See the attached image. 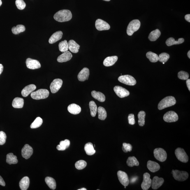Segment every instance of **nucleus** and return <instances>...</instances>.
Returning a JSON list of instances; mask_svg holds the SVG:
<instances>
[{"label": "nucleus", "mask_w": 190, "mask_h": 190, "mask_svg": "<svg viewBox=\"0 0 190 190\" xmlns=\"http://www.w3.org/2000/svg\"><path fill=\"white\" fill-rule=\"evenodd\" d=\"M184 40L183 38H179L177 40H175L174 38H170L167 40L166 44L168 46H170L173 45H179L184 43Z\"/></svg>", "instance_id": "nucleus-30"}, {"label": "nucleus", "mask_w": 190, "mask_h": 190, "mask_svg": "<svg viewBox=\"0 0 190 190\" xmlns=\"http://www.w3.org/2000/svg\"><path fill=\"white\" fill-rule=\"evenodd\" d=\"M95 26L96 29L99 31L106 30L110 28V25L108 23L100 19H97Z\"/></svg>", "instance_id": "nucleus-10"}, {"label": "nucleus", "mask_w": 190, "mask_h": 190, "mask_svg": "<svg viewBox=\"0 0 190 190\" xmlns=\"http://www.w3.org/2000/svg\"><path fill=\"white\" fill-rule=\"evenodd\" d=\"M29 184L30 179L29 178L27 177H23L19 183V186L22 190H27L29 187Z\"/></svg>", "instance_id": "nucleus-26"}, {"label": "nucleus", "mask_w": 190, "mask_h": 190, "mask_svg": "<svg viewBox=\"0 0 190 190\" xmlns=\"http://www.w3.org/2000/svg\"><path fill=\"white\" fill-rule=\"evenodd\" d=\"M84 150L88 155H92L96 153L93 144L91 142H88L85 144L84 147Z\"/></svg>", "instance_id": "nucleus-29"}, {"label": "nucleus", "mask_w": 190, "mask_h": 190, "mask_svg": "<svg viewBox=\"0 0 190 190\" xmlns=\"http://www.w3.org/2000/svg\"><path fill=\"white\" fill-rule=\"evenodd\" d=\"M2 1L1 0H0V6H1V5H2Z\"/></svg>", "instance_id": "nucleus-56"}, {"label": "nucleus", "mask_w": 190, "mask_h": 190, "mask_svg": "<svg viewBox=\"0 0 190 190\" xmlns=\"http://www.w3.org/2000/svg\"><path fill=\"white\" fill-rule=\"evenodd\" d=\"M72 15L71 11L68 10H62L56 12L54 16L56 21L60 22H67L71 20Z\"/></svg>", "instance_id": "nucleus-1"}, {"label": "nucleus", "mask_w": 190, "mask_h": 190, "mask_svg": "<svg viewBox=\"0 0 190 190\" xmlns=\"http://www.w3.org/2000/svg\"><path fill=\"white\" fill-rule=\"evenodd\" d=\"M103 1H110V0H103Z\"/></svg>", "instance_id": "nucleus-57"}, {"label": "nucleus", "mask_w": 190, "mask_h": 190, "mask_svg": "<svg viewBox=\"0 0 190 190\" xmlns=\"http://www.w3.org/2000/svg\"><path fill=\"white\" fill-rule=\"evenodd\" d=\"M87 189H86L85 188H81L80 189H79L78 190H86Z\"/></svg>", "instance_id": "nucleus-55"}, {"label": "nucleus", "mask_w": 190, "mask_h": 190, "mask_svg": "<svg viewBox=\"0 0 190 190\" xmlns=\"http://www.w3.org/2000/svg\"><path fill=\"white\" fill-rule=\"evenodd\" d=\"M146 56L151 62H156L158 61L157 55L152 52H148L146 54Z\"/></svg>", "instance_id": "nucleus-40"}, {"label": "nucleus", "mask_w": 190, "mask_h": 190, "mask_svg": "<svg viewBox=\"0 0 190 190\" xmlns=\"http://www.w3.org/2000/svg\"><path fill=\"white\" fill-rule=\"evenodd\" d=\"M16 5L19 10H22L25 8L26 4L23 0H16Z\"/></svg>", "instance_id": "nucleus-46"}, {"label": "nucleus", "mask_w": 190, "mask_h": 190, "mask_svg": "<svg viewBox=\"0 0 190 190\" xmlns=\"http://www.w3.org/2000/svg\"><path fill=\"white\" fill-rule=\"evenodd\" d=\"M164 182V179L162 178H159L157 176H155L152 179V189L154 190H156L159 188Z\"/></svg>", "instance_id": "nucleus-18"}, {"label": "nucleus", "mask_w": 190, "mask_h": 190, "mask_svg": "<svg viewBox=\"0 0 190 190\" xmlns=\"http://www.w3.org/2000/svg\"><path fill=\"white\" fill-rule=\"evenodd\" d=\"M36 86L33 84H31L26 86L22 91V94L23 97L27 96L36 89Z\"/></svg>", "instance_id": "nucleus-20"}, {"label": "nucleus", "mask_w": 190, "mask_h": 190, "mask_svg": "<svg viewBox=\"0 0 190 190\" xmlns=\"http://www.w3.org/2000/svg\"><path fill=\"white\" fill-rule=\"evenodd\" d=\"M150 177V175L147 172L143 174V180L141 184L142 190H147L150 187L152 184V180Z\"/></svg>", "instance_id": "nucleus-12"}, {"label": "nucleus", "mask_w": 190, "mask_h": 190, "mask_svg": "<svg viewBox=\"0 0 190 190\" xmlns=\"http://www.w3.org/2000/svg\"><path fill=\"white\" fill-rule=\"evenodd\" d=\"M49 91L46 89H41L31 93V96L33 99L40 100L48 97Z\"/></svg>", "instance_id": "nucleus-4"}, {"label": "nucleus", "mask_w": 190, "mask_h": 190, "mask_svg": "<svg viewBox=\"0 0 190 190\" xmlns=\"http://www.w3.org/2000/svg\"><path fill=\"white\" fill-rule=\"evenodd\" d=\"M70 145V141L68 140H65L60 142L59 145H58L56 148L58 150L63 151L67 149Z\"/></svg>", "instance_id": "nucleus-32"}, {"label": "nucleus", "mask_w": 190, "mask_h": 190, "mask_svg": "<svg viewBox=\"0 0 190 190\" xmlns=\"http://www.w3.org/2000/svg\"><path fill=\"white\" fill-rule=\"evenodd\" d=\"M177 101L174 96H167L160 101L158 106V108L161 110L175 105Z\"/></svg>", "instance_id": "nucleus-2"}, {"label": "nucleus", "mask_w": 190, "mask_h": 190, "mask_svg": "<svg viewBox=\"0 0 190 190\" xmlns=\"http://www.w3.org/2000/svg\"><path fill=\"white\" fill-rule=\"evenodd\" d=\"M185 19L186 20L188 21V22H190V14H187L185 16Z\"/></svg>", "instance_id": "nucleus-52"}, {"label": "nucleus", "mask_w": 190, "mask_h": 190, "mask_svg": "<svg viewBox=\"0 0 190 190\" xmlns=\"http://www.w3.org/2000/svg\"><path fill=\"white\" fill-rule=\"evenodd\" d=\"M154 154L155 158L158 161L163 162L167 159V154L166 151L161 148H157L155 149L154 151Z\"/></svg>", "instance_id": "nucleus-7"}, {"label": "nucleus", "mask_w": 190, "mask_h": 190, "mask_svg": "<svg viewBox=\"0 0 190 190\" xmlns=\"http://www.w3.org/2000/svg\"><path fill=\"white\" fill-rule=\"evenodd\" d=\"M91 96L95 99L98 100V101L101 102L105 101V96L103 93L99 91H93L91 92Z\"/></svg>", "instance_id": "nucleus-28"}, {"label": "nucleus", "mask_w": 190, "mask_h": 190, "mask_svg": "<svg viewBox=\"0 0 190 190\" xmlns=\"http://www.w3.org/2000/svg\"><path fill=\"white\" fill-rule=\"evenodd\" d=\"M124 188H126V186H124Z\"/></svg>", "instance_id": "nucleus-58"}, {"label": "nucleus", "mask_w": 190, "mask_h": 190, "mask_svg": "<svg viewBox=\"0 0 190 190\" xmlns=\"http://www.w3.org/2000/svg\"><path fill=\"white\" fill-rule=\"evenodd\" d=\"M63 84V81L60 79H56L52 81L50 85V89L52 93L57 92L60 89Z\"/></svg>", "instance_id": "nucleus-11"}, {"label": "nucleus", "mask_w": 190, "mask_h": 190, "mask_svg": "<svg viewBox=\"0 0 190 190\" xmlns=\"http://www.w3.org/2000/svg\"><path fill=\"white\" fill-rule=\"evenodd\" d=\"M87 163L84 160H80L75 163V168L78 170H82L87 166Z\"/></svg>", "instance_id": "nucleus-43"}, {"label": "nucleus", "mask_w": 190, "mask_h": 190, "mask_svg": "<svg viewBox=\"0 0 190 190\" xmlns=\"http://www.w3.org/2000/svg\"><path fill=\"white\" fill-rule=\"evenodd\" d=\"M128 122L129 124L133 125L135 124V116L133 114H130L128 117Z\"/></svg>", "instance_id": "nucleus-49"}, {"label": "nucleus", "mask_w": 190, "mask_h": 190, "mask_svg": "<svg viewBox=\"0 0 190 190\" xmlns=\"http://www.w3.org/2000/svg\"><path fill=\"white\" fill-rule=\"evenodd\" d=\"M186 86L189 89V91H190V79H188L186 80Z\"/></svg>", "instance_id": "nucleus-51"}, {"label": "nucleus", "mask_w": 190, "mask_h": 190, "mask_svg": "<svg viewBox=\"0 0 190 190\" xmlns=\"http://www.w3.org/2000/svg\"><path fill=\"white\" fill-rule=\"evenodd\" d=\"M147 167L148 169L152 172L158 171L160 168V165L158 163L150 160L147 162Z\"/></svg>", "instance_id": "nucleus-21"}, {"label": "nucleus", "mask_w": 190, "mask_h": 190, "mask_svg": "<svg viewBox=\"0 0 190 190\" xmlns=\"http://www.w3.org/2000/svg\"><path fill=\"white\" fill-rule=\"evenodd\" d=\"M45 182L49 187L52 190H54L56 188L55 180L52 177H47L45 178Z\"/></svg>", "instance_id": "nucleus-34"}, {"label": "nucleus", "mask_w": 190, "mask_h": 190, "mask_svg": "<svg viewBox=\"0 0 190 190\" xmlns=\"http://www.w3.org/2000/svg\"><path fill=\"white\" fill-rule=\"evenodd\" d=\"M6 162L9 164H16L18 162L17 156L14 155L13 153H9L6 156Z\"/></svg>", "instance_id": "nucleus-33"}, {"label": "nucleus", "mask_w": 190, "mask_h": 190, "mask_svg": "<svg viewBox=\"0 0 190 190\" xmlns=\"http://www.w3.org/2000/svg\"><path fill=\"white\" fill-rule=\"evenodd\" d=\"M118 80L122 83L129 86H134L136 84L135 79L132 76L128 75H121L118 77Z\"/></svg>", "instance_id": "nucleus-6"}, {"label": "nucleus", "mask_w": 190, "mask_h": 190, "mask_svg": "<svg viewBox=\"0 0 190 190\" xmlns=\"http://www.w3.org/2000/svg\"><path fill=\"white\" fill-rule=\"evenodd\" d=\"M118 57L117 56H109L105 58L103 62V64L105 66L110 67L113 66L117 61Z\"/></svg>", "instance_id": "nucleus-24"}, {"label": "nucleus", "mask_w": 190, "mask_h": 190, "mask_svg": "<svg viewBox=\"0 0 190 190\" xmlns=\"http://www.w3.org/2000/svg\"><path fill=\"white\" fill-rule=\"evenodd\" d=\"M26 28L22 25H18L16 26H14L12 29V31L13 34L17 35L25 31Z\"/></svg>", "instance_id": "nucleus-39"}, {"label": "nucleus", "mask_w": 190, "mask_h": 190, "mask_svg": "<svg viewBox=\"0 0 190 190\" xmlns=\"http://www.w3.org/2000/svg\"><path fill=\"white\" fill-rule=\"evenodd\" d=\"M24 100L22 98H15L12 103V106L14 108H21L23 107Z\"/></svg>", "instance_id": "nucleus-27"}, {"label": "nucleus", "mask_w": 190, "mask_h": 190, "mask_svg": "<svg viewBox=\"0 0 190 190\" xmlns=\"http://www.w3.org/2000/svg\"><path fill=\"white\" fill-rule=\"evenodd\" d=\"M63 33L60 31H57L55 33L49 38V42L50 44H53L61 40L62 38Z\"/></svg>", "instance_id": "nucleus-22"}, {"label": "nucleus", "mask_w": 190, "mask_h": 190, "mask_svg": "<svg viewBox=\"0 0 190 190\" xmlns=\"http://www.w3.org/2000/svg\"><path fill=\"white\" fill-rule=\"evenodd\" d=\"M145 112L144 111H140L138 113V123L139 125L140 126H143L145 124Z\"/></svg>", "instance_id": "nucleus-38"}, {"label": "nucleus", "mask_w": 190, "mask_h": 190, "mask_svg": "<svg viewBox=\"0 0 190 190\" xmlns=\"http://www.w3.org/2000/svg\"><path fill=\"white\" fill-rule=\"evenodd\" d=\"M72 57L71 53L67 51L63 52L62 54L60 55L57 58V61L58 62L61 63L66 62L71 60Z\"/></svg>", "instance_id": "nucleus-19"}, {"label": "nucleus", "mask_w": 190, "mask_h": 190, "mask_svg": "<svg viewBox=\"0 0 190 190\" xmlns=\"http://www.w3.org/2000/svg\"><path fill=\"white\" fill-rule=\"evenodd\" d=\"M161 35V32L158 29L151 31L149 36V39L151 41H155L159 38Z\"/></svg>", "instance_id": "nucleus-31"}, {"label": "nucleus", "mask_w": 190, "mask_h": 190, "mask_svg": "<svg viewBox=\"0 0 190 190\" xmlns=\"http://www.w3.org/2000/svg\"><path fill=\"white\" fill-rule=\"evenodd\" d=\"M26 66L28 68L31 69H39L41 67V65L38 61L36 60L28 58L26 60Z\"/></svg>", "instance_id": "nucleus-15"}, {"label": "nucleus", "mask_w": 190, "mask_h": 190, "mask_svg": "<svg viewBox=\"0 0 190 190\" xmlns=\"http://www.w3.org/2000/svg\"><path fill=\"white\" fill-rule=\"evenodd\" d=\"M59 49L61 52H64L67 51L69 49L68 44L67 41L65 40L62 41L59 44Z\"/></svg>", "instance_id": "nucleus-41"}, {"label": "nucleus", "mask_w": 190, "mask_h": 190, "mask_svg": "<svg viewBox=\"0 0 190 190\" xmlns=\"http://www.w3.org/2000/svg\"><path fill=\"white\" fill-rule=\"evenodd\" d=\"M187 55L188 57H189V59H190V51L189 50L188 51L187 53Z\"/></svg>", "instance_id": "nucleus-54"}, {"label": "nucleus", "mask_w": 190, "mask_h": 190, "mask_svg": "<svg viewBox=\"0 0 190 190\" xmlns=\"http://www.w3.org/2000/svg\"><path fill=\"white\" fill-rule=\"evenodd\" d=\"M178 77L179 79L182 80H186L189 78V74L187 72L184 71H181L178 74Z\"/></svg>", "instance_id": "nucleus-45"}, {"label": "nucleus", "mask_w": 190, "mask_h": 190, "mask_svg": "<svg viewBox=\"0 0 190 190\" xmlns=\"http://www.w3.org/2000/svg\"><path fill=\"white\" fill-rule=\"evenodd\" d=\"M43 123V120L41 118L38 117L30 125L31 128H36L40 127Z\"/></svg>", "instance_id": "nucleus-42"}, {"label": "nucleus", "mask_w": 190, "mask_h": 190, "mask_svg": "<svg viewBox=\"0 0 190 190\" xmlns=\"http://www.w3.org/2000/svg\"><path fill=\"white\" fill-rule=\"evenodd\" d=\"M117 176L120 182L124 186H127L129 184L128 176L125 172L119 170L117 172Z\"/></svg>", "instance_id": "nucleus-14"}, {"label": "nucleus", "mask_w": 190, "mask_h": 190, "mask_svg": "<svg viewBox=\"0 0 190 190\" xmlns=\"http://www.w3.org/2000/svg\"><path fill=\"white\" fill-rule=\"evenodd\" d=\"M163 120L167 123L175 122L178 120L177 114L173 111L167 112L163 116Z\"/></svg>", "instance_id": "nucleus-9"}, {"label": "nucleus", "mask_w": 190, "mask_h": 190, "mask_svg": "<svg viewBox=\"0 0 190 190\" xmlns=\"http://www.w3.org/2000/svg\"><path fill=\"white\" fill-rule=\"evenodd\" d=\"M68 110L70 113L76 115L80 113L82 109L79 105L75 104H72L68 106Z\"/></svg>", "instance_id": "nucleus-23"}, {"label": "nucleus", "mask_w": 190, "mask_h": 190, "mask_svg": "<svg viewBox=\"0 0 190 190\" xmlns=\"http://www.w3.org/2000/svg\"><path fill=\"white\" fill-rule=\"evenodd\" d=\"M33 153V148L28 144H26L22 150V156L26 159H29L30 157Z\"/></svg>", "instance_id": "nucleus-16"}, {"label": "nucleus", "mask_w": 190, "mask_h": 190, "mask_svg": "<svg viewBox=\"0 0 190 190\" xmlns=\"http://www.w3.org/2000/svg\"><path fill=\"white\" fill-rule=\"evenodd\" d=\"M6 135L4 132L0 131V145H3L6 142Z\"/></svg>", "instance_id": "nucleus-48"}, {"label": "nucleus", "mask_w": 190, "mask_h": 190, "mask_svg": "<svg viewBox=\"0 0 190 190\" xmlns=\"http://www.w3.org/2000/svg\"><path fill=\"white\" fill-rule=\"evenodd\" d=\"M0 185L3 186H5V183L4 180L2 178L1 176H0Z\"/></svg>", "instance_id": "nucleus-50"}, {"label": "nucleus", "mask_w": 190, "mask_h": 190, "mask_svg": "<svg viewBox=\"0 0 190 190\" xmlns=\"http://www.w3.org/2000/svg\"><path fill=\"white\" fill-rule=\"evenodd\" d=\"M89 75V70L87 68H84L79 72L77 77L78 80L80 82H84L87 80Z\"/></svg>", "instance_id": "nucleus-17"}, {"label": "nucleus", "mask_w": 190, "mask_h": 190, "mask_svg": "<svg viewBox=\"0 0 190 190\" xmlns=\"http://www.w3.org/2000/svg\"><path fill=\"white\" fill-rule=\"evenodd\" d=\"M4 67L3 65L1 64H0V75L1 74L2 72H3Z\"/></svg>", "instance_id": "nucleus-53"}, {"label": "nucleus", "mask_w": 190, "mask_h": 190, "mask_svg": "<svg viewBox=\"0 0 190 190\" xmlns=\"http://www.w3.org/2000/svg\"><path fill=\"white\" fill-rule=\"evenodd\" d=\"M172 173L174 179L179 181H184L186 180L189 177L187 172L181 171L177 170H172Z\"/></svg>", "instance_id": "nucleus-5"}, {"label": "nucleus", "mask_w": 190, "mask_h": 190, "mask_svg": "<svg viewBox=\"0 0 190 190\" xmlns=\"http://www.w3.org/2000/svg\"><path fill=\"white\" fill-rule=\"evenodd\" d=\"M140 26V22L138 19H135L131 21L127 28V33L128 36H132L134 33L138 30Z\"/></svg>", "instance_id": "nucleus-3"}, {"label": "nucleus", "mask_w": 190, "mask_h": 190, "mask_svg": "<svg viewBox=\"0 0 190 190\" xmlns=\"http://www.w3.org/2000/svg\"><path fill=\"white\" fill-rule=\"evenodd\" d=\"M97 112L98 114V118L101 120H105L107 116V112L105 109L103 107L100 106L98 108Z\"/></svg>", "instance_id": "nucleus-35"}, {"label": "nucleus", "mask_w": 190, "mask_h": 190, "mask_svg": "<svg viewBox=\"0 0 190 190\" xmlns=\"http://www.w3.org/2000/svg\"><path fill=\"white\" fill-rule=\"evenodd\" d=\"M113 89L116 94L120 98L125 97L130 95L129 91L121 86H116Z\"/></svg>", "instance_id": "nucleus-13"}, {"label": "nucleus", "mask_w": 190, "mask_h": 190, "mask_svg": "<svg viewBox=\"0 0 190 190\" xmlns=\"http://www.w3.org/2000/svg\"><path fill=\"white\" fill-rule=\"evenodd\" d=\"M126 163L128 166L130 167L138 166L139 165L138 161L134 156L129 157L127 160Z\"/></svg>", "instance_id": "nucleus-36"}, {"label": "nucleus", "mask_w": 190, "mask_h": 190, "mask_svg": "<svg viewBox=\"0 0 190 190\" xmlns=\"http://www.w3.org/2000/svg\"><path fill=\"white\" fill-rule=\"evenodd\" d=\"M169 57V54L165 52L162 53L158 56V61L160 62L165 63L168 61Z\"/></svg>", "instance_id": "nucleus-44"}, {"label": "nucleus", "mask_w": 190, "mask_h": 190, "mask_svg": "<svg viewBox=\"0 0 190 190\" xmlns=\"http://www.w3.org/2000/svg\"><path fill=\"white\" fill-rule=\"evenodd\" d=\"M69 49L72 52L74 53H77L79 52L80 48V46L77 44L74 40H70L69 41L68 43Z\"/></svg>", "instance_id": "nucleus-25"}, {"label": "nucleus", "mask_w": 190, "mask_h": 190, "mask_svg": "<svg viewBox=\"0 0 190 190\" xmlns=\"http://www.w3.org/2000/svg\"><path fill=\"white\" fill-rule=\"evenodd\" d=\"M133 149V146L131 144L124 142L123 144L122 150L124 152H130Z\"/></svg>", "instance_id": "nucleus-47"}, {"label": "nucleus", "mask_w": 190, "mask_h": 190, "mask_svg": "<svg viewBox=\"0 0 190 190\" xmlns=\"http://www.w3.org/2000/svg\"><path fill=\"white\" fill-rule=\"evenodd\" d=\"M89 107L90 109L91 116L92 117H95L96 116L98 110L97 106L96 103L93 101L90 102Z\"/></svg>", "instance_id": "nucleus-37"}, {"label": "nucleus", "mask_w": 190, "mask_h": 190, "mask_svg": "<svg viewBox=\"0 0 190 190\" xmlns=\"http://www.w3.org/2000/svg\"><path fill=\"white\" fill-rule=\"evenodd\" d=\"M175 154L179 161L184 163L188 162L189 157L184 149L177 148L175 151Z\"/></svg>", "instance_id": "nucleus-8"}]
</instances>
